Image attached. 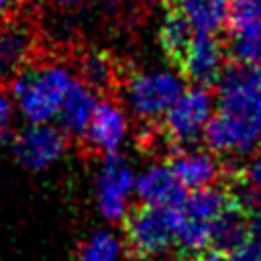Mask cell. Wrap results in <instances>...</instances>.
<instances>
[{"label": "cell", "instance_id": "obj_1", "mask_svg": "<svg viewBox=\"0 0 261 261\" xmlns=\"http://www.w3.org/2000/svg\"><path fill=\"white\" fill-rule=\"evenodd\" d=\"M202 139L212 153L224 155H249L261 145V65H224Z\"/></svg>", "mask_w": 261, "mask_h": 261}, {"label": "cell", "instance_id": "obj_2", "mask_svg": "<svg viewBox=\"0 0 261 261\" xmlns=\"http://www.w3.org/2000/svg\"><path fill=\"white\" fill-rule=\"evenodd\" d=\"M75 77V69L61 59L31 61L12 77L10 96L22 118L29 122H49L57 116Z\"/></svg>", "mask_w": 261, "mask_h": 261}, {"label": "cell", "instance_id": "obj_3", "mask_svg": "<svg viewBox=\"0 0 261 261\" xmlns=\"http://www.w3.org/2000/svg\"><path fill=\"white\" fill-rule=\"evenodd\" d=\"M124 220V239L133 257L153 259L165 255L177 241L179 206H147L128 210Z\"/></svg>", "mask_w": 261, "mask_h": 261}, {"label": "cell", "instance_id": "obj_4", "mask_svg": "<svg viewBox=\"0 0 261 261\" xmlns=\"http://www.w3.org/2000/svg\"><path fill=\"white\" fill-rule=\"evenodd\" d=\"M184 90L186 80L179 71L165 67H147L126 77L124 100L139 120L157 122Z\"/></svg>", "mask_w": 261, "mask_h": 261}, {"label": "cell", "instance_id": "obj_5", "mask_svg": "<svg viewBox=\"0 0 261 261\" xmlns=\"http://www.w3.org/2000/svg\"><path fill=\"white\" fill-rule=\"evenodd\" d=\"M232 200L228 188L214 184L200 190H194L179 204V226L177 241L181 249L188 253H204L210 249V230L216 216L228 206Z\"/></svg>", "mask_w": 261, "mask_h": 261}, {"label": "cell", "instance_id": "obj_6", "mask_svg": "<svg viewBox=\"0 0 261 261\" xmlns=\"http://www.w3.org/2000/svg\"><path fill=\"white\" fill-rule=\"evenodd\" d=\"M214 112V96L204 86L186 88L179 98L163 114L161 133L169 147H188L204 135V128Z\"/></svg>", "mask_w": 261, "mask_h": 261}, {"label": "cell", "instance_id": "obj_7", "mask_svg": "<svg viewBox=\"0 0 261 261\" xmlns=\"http://www.w3.org/2000/svg\"><path fill=\"white\" fill-rule=\"evenodd\" d=\"M94 192L100 216L110 222L122 220L130 210L128 206L135 194V171L130 163L118 153L104 155L98 167Z\"/></svg>", "mask_w": 261, "mask_h": 261}, {"label": "cell", "instance_id": "obj_8", "mask_svg": "<svg viewBox=\"0 0 261 261\" xmlns=\"http://www.w3.org/2000/svg\"><path fill=\"white\" fill-rule=\"evenodd\" d=\"M10 143L12 155L22 167L43 171L61 159L67 149V135L49 122H29L10 137Z\"/></svg>", "mask_w": 261, "mask_h": 261}, {"label": "cell", "instance_id": "obj_9", "mask_svg": "<svg viewBox=\"0 0 261 261\" xmlns=\"http://www.w3.org/2000/svg\"><path fill=\"white\" fill-rule=\"evenodd\" d=\"M175 63L179 65V73L184 75V80H190L194 86L208 88L220 77L226 65V51L216 35L194 33Z\"/></svg>", "mask_w": 261, "mask_h": 261}, {"label": "cell", "instance_id": "obj_10", "mask_svg": "<svg viewBox=\"0 0 261 261\" xmlns=\"http://www.w3.org/2000/svg\"><path fill=\"white\" fill-rule=\"evenodd\" d=\"M128 135V116L120 102L104 98L96 102L92 118L82 135L84 145L98 155H110L120 149Z\"/></svg>", "mask_w": 261, "mask_h": 261}, {"label": "cell", "instance_id": "obj_11", "mask_svg": "<svg viewBox=\"0 0 261 261\" xmlns=\"http://www.w3.org/2000/svg\"><path fill=\"white\" fill-rule=\"evenodd\" d=\"M35 29L20 18L0 20V80H12L35 55Z\"/></svg>", "mask_w": 261, "mask_h": 261}, {"label": "cell", "instance_id": "obj_12", "mask_svg": "<svg viewBox=\"0 0 261 261\" xmlns=\"http://www.w3.org/2000/svg\"><path fill=\"white\" fill-rule=\"evenodd\" d=\"M167 165L171 167L179 184L192 192L218 184L220 173H222V167L210 149L204 151V149L175 147L169 151Z\"/></svg>", "mask_w": 261, "mask_h": 261}, {"label": "cell", "instance_id": "obj_13", "mask_svg": "<svg viewBox=\"0 0 261 261\" xmlns=\"http://www.w3.org/2000/svg\"><path fill=\"white\" fill-rule=\"evenodd\" d=\"M135 196L147 206H179L188 194L167 163H153L135 175Z\"/></svg>", "mask_w": 261, "mask_h": 261}, {"label": "cell", "instance_id": "obj_14", "mask_svg": "<svg viewBox=\"0 0 261 261\" xmlns=\"http://www.w3.org/2000/svg\"><path fill=\"white\" fill-rule=\"evenodd\" d=\"M96 92L90 90L80 77H75V82L69 86L59 112H57V122L59 128L67 135V137H75L82 139V135L86 133V126L92 118V112L96 108Z\"/></svg>", "mask_w": 261, "mask_h": 261}, {"label": "cell", "instance_id": "obj_15", "mask_svg": "<svg viewBox=\"0 0 261 261\" xmlns=\"http://www.w3.org/2000/svg\"><path fill=\"white\" fill-rule=\"evenodd\" d=\"M249 241V226H247V210L237 204L234 200L216 216L210 230V249L232 253Z\"/></svg>", "mask_w": 261, "mask_h": 261}, {"label": "cell", "instance_id": "obj_16", "mask_svg": "<svg viewBox=\"0 0 261 261\" xmlns=\"http://www.w3.org/2000/svg\"><path fill=\"white\" fill-rule=\"evenodd\" d=\"M230 0H181L179 12L194 33L216 35L228 20Z\"/></svg>", "mask_w": 261, "mask_h": 261}, {"label": "cell", "instance_id": "obj_17", "mask_svg": "<svg viewBox=\"0 0 261 261\" xmlns=\"http://www.w3.org/2000/svg\"><path fill=\"white\" fill-rule=\"evenodd\" d=\"M77 77L94 92H110L116 86L118 73H116V65L112 61V57L106 51L100 49H90L86 51L80 61H77V69H75Z\"/></svg>", "mask_w": 261, "mask_h": 261}, {"label": "cell", "instance_id": "obj_18", "mask_svg": "<svg viewBox=\"0 0 261 261\" xmlns=\"http://www.w3.org/2000/svg\"><path fill=\"white\" fill-rule=\"evenodd\" d=\"M192 37H194V31L179 10H169L159 20V31H157L159 45L173 63L179 59V55L184 53Z\"/></svg>", "mask_w": 261, "mask_h": 261}, {"label": "cell", "instance_id": "obj_19", "mask_svg": "<svg viewBox=\"0 0 261 261\" xmlns=\"http://www.w3.org/2000/svg\"><path fill=\"white\" fill-rule=\"evenodd\" d=\"M122 241L106 228L94 230L82 245L77 247L75 261H122L124 257Z\"/></svg>", "mask_w": 261, "mask_h": 261}, {"label": "cell", "instance_id": "obj_20", "mask_svg": "<svg viewBox=\"0 0 261 261\" xmlns=\"http://www.w3.org/2000/svg\"><path fill=\"white\" fill-rule=\"evenodd\" d=\"M10 122H12V98L0 90V145L10 141Z\"/></svg>", "mask_w": 261, "mask_h": 261}, {"label": "cell", "instance_id": "obj_21", "mask_svg": "<svg viewBox=\"0 0 261 261\" xmlns=\"http://www.w3.org/2000/svg\"><path fill=\"white\" fill-rule=\"evenodd\" d=\"M230 261H261V245L255 241H247L237 251L228 253Z\"/></svg>", "mask_w": 261, "mask_h": 261}, {"label": "cell", "instance_id": "obj_22", "mask_svg": "<svg viewBox=\"0 0 261 261\" xmlns=\"http://www.w3.org/2000/svg\"><path fill=\"white\" fill-rule=\"evenodd\" d=\"M247 226H249V241L261 245V202L247 212Z\"/></svg>", "mask_w": 261, "mask_h": 261}, {"label": "cell", "instance_id": "obj_23", "mask_svg": "<svg viewBox=\"0 0 261 261\" xmlns=\"http://www.w3.org/2000/svg\"><path fill=\"white\" fill-rule=\"evenodd\" d=\"M49 2L57 8H82L92 0H49Z\"/></svg>", "mask_w": 261, "mask_h": 261}, {"label": "cell", "instance_id": "obj_24", "mask_svg": "<svg viewBox=\"0 0 261 261\" xmlns=\"http://www.w3.org/2000/svg\"><path fill=\"white\" fill-rule=\"evenodd\" d=\"M16 2H18V0H0V20L8 18V14L14 10Z\"/></svg>", "mask_w": 261, "mask_h": 261}, {"label": "cell", "instance_id": "obj_25", "mask_svg": "<svg viewBox=\"0 0 261 261\" xmlns=\"http://www.w3.org/2000/svg\"><path fill=\"white\" fill-rule=\"evenodd\" d=\"M173 261H186V259H173Z\"/></svg>", "mask_w": 261, "mask_h": 261}]
</instances>
